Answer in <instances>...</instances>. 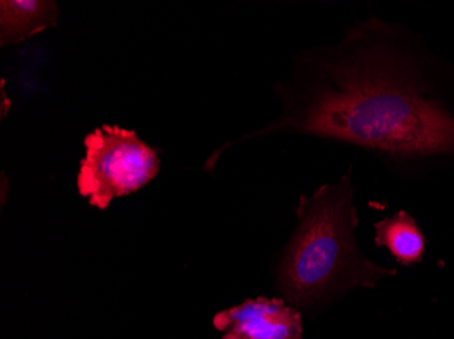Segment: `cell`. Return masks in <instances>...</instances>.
<instances>
[{"mask_svg": "<svg viewBox=\"0 0 454 339\" xmlns=\"http://www.w3.org/2000/svg\"><path fill=\"white\" fill-rule=\"evenodd\" d=\"M58 24L55 2L2 0L0 2V44H18Z\"/></svg>", "mask_w": 454, "mask_h": 339, "instance_id": "obj_5", "label": "cell"}, {"mask_svg": "<svg viewBox=\"0 0 454 339\" xmlns=\"http://www.w3.org/2000/svg\"><path fill=\"white\" fill-rule=\"evenodd\" d=\"M400 25L373 15L305 50L279 83V119L242 137L302 135L358 148L390 170L454 162V108Z\"/></svg>", "mask_w": 454, "mask_h": 339, "instance_id": "obj_1", "label": "cell"}, {"mask_svg": "<svg viewBox=\"0 0 454 339\" xmlns=\"http://www.w3.org/2000/svg\"><path fill=\"white\" fill-rule=\"evenodd\" d=\"M374 229L377 246L385 247L399 264L410 266L423 258L425 236L407 212L400 211L396 215L377 221Z\"/></svg>", "mask_w": 454, "mask_h": 339, "instance_id": "obj_6", "label": "cell"}, {"mask_svg": "<svg viewBox=\"0 0 454 339\" xmlns=\"http://www.w3.org/2000/svg\"><path fill=\"white\" fill-rule=\"evenodd\" d=\"M160 172L154 148L134 131L104 125L85 139L78 190L90 205L106 209L114 198L137 192Z\"/></svg>", "mask_w": 454, "mask_h": 339, "instance_id": "obj_3", "label": "cell"}, {"mask_svg": "<svg viewBox=\"0 0 454 339\" xmlns=\"http://www.w3.org/2000/svg\"><path fill=\"white\" fill-rule=\"evenodd\" d=\"M222 339H302L301 313L282 299L245 300L214 316Z\"/></svg>", "mask_w": 454, "mask_h": 339, "instance_id": "obj_4", "label": "cell"}, {"mask_svg": "<svg viewBox=\"0 0 454 339\" xmlns=\"http://www.w3.org/2000/svg\"><path fill=\"white\" fill-rule=\"evenodd\" d=\"M354 192L349 167L335 183L301 197L297 228L278 267V289L293 304L310 307L396 274L359 247Z\"/></svg>", "mask_w": 454, "mask_h": 339, "instance_id": "obj_2", "label": "cell"}]
</instances>
